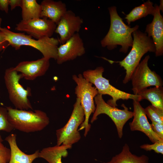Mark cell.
<instances>
[{"mask_svg":"<svg viewBox=\"0 0 163 163\" xmlns=\"http://www.w3.org/2000/svg\"><path fill=\"white\" fill-rule=\"evenodd\" d=\"M110 18L109 29L104 37L101 40L102 47L109 50L121 46L120 52L126 53L133 42V33L139 29L136 25L133 27L126 25L118 14L117 7L114 6L108 8Z\"/></svg>","mask_w":163,"mask_h":163,"instance_id":"1","label":"cell"},{"mask_svg":"<svg viewBox=\"0 0 163 163\" xmlns=\"http://www.w3.org/2000/svg\"><path fill=\"white\" fill-rule=\"evenodd\" d=\"M0 30L9 45L15 50H19L22 46H28L36 49L40 52L43 57L56 60L58 45L59 41L56 38L44 37L37 40L24 33L12 32L6 27L1 28Z\"/></svg>","mask_w":163,"mask_h":163,"instance_id":"2","label":"cell"},{"mask_svg":"<svg viewBox=\"0 0 163 163\" xmlns=\"http://www.w3.org/2000/svg\"><path fill=\"white\" fill-rule=\"evenodd\" d=\"M133 42L132 49L128 55L120 61H113L105 58L111 63H119L126 70V75L123 83L126 84L130 80L132 74L140 63L142 57L148 52L155 53V48L152 39L145 33L138 30L132 33Z\"/></svg>","mask_w":163,"mask_h":163,"instance_id":"3","label":"cell"},{"mask_svg":"<svg viewBox=\"0 0 163 163\" xmlns=\"http://www.w3.org/2000/svg\"><path fill=\"white\" fill-rule=\"evenodd\" d=\"M8 120L14 129L26 133L40 131L50 123L46 113L38 110H19L11 107H6Z\"/></svg>","mask_w":163,"mask_h":163,"instance_id":"4","label":"cell"},{"mask_svg":"<svg viewBox=\"0 0 163 163\" xmlns=\"http://www.w3.org/2000/svg\"><path fill=\"white\" fill-rule=\"evenodd\" d=\"M104 69L102 66H98L94 69H88L84 71L82 75L87 80L93 85L97 89L98 94H107L110 96L112 99L108 101L107 103L110 106L116 107L117 101L119 99H132L140 101V96L127 93L121 91L112 85L109 80L103 76Z\"/></svg>","mask_w":163,"mask_h":163,"instance_id":"5","label":"cell"},{"mask_svg":"<svg viewBox=\"0 0 163 163\" xmlns=\"http://www.w3.org/2000/svg\"><path fill=\"white\" fill-rule=\"evenodd\" d=\"M72 79L76 84L75 94L77 98L80 100L85 114L84 121L80 125L79 130L85 129L84 136L86 137L91 128V125L89 123V119L91 115L95 110L94 98L98 94V92L96 88L86 79L82 74H79L77 75H74Z\"/></svg>","mask_w":163,"mask_h":163,"instance_id":"6","label":"cell"},{"mask_svg":"<svg viewBox=\"0 0 163 163\" xmlns=\"http://www.w3.org/2000/svg\"><path fill=\"white\" fill-rule=\"evenodd\" d=\"M23 78L22 75L11 67L5 70L4 78L9 99L16 109L27 110H33L28 97L31 95V89L27 87L25 89L20 84V80Z\"/></svg>","mask_w":163,"mask_h":163,"instance_id":"7","label":"cell"},{"mask_svg":"<svg viewBox=\"0 0 163 163\" xmlns=\"http://www.w3.org/2000/svg\"><path fill=\"white\" fill-rule=\"evenodd\" d=\"M85 118L84 110L80 100L76 98L68 121L64 126L56 130V145L63 144L72 147L73 144L78 142L81 136L78 128L84 122Z\"/></svg>","mask_w":163,"mask_h":163,"instance_id":"8","label":"cell"},{"mask_svg":"<svg viewBox=\"0 0 163 163\" xmlns=\"http://www.w3.org/2000/svg\"><path fill=\"white\" fill-rule=\"evenodd\" d=\"M96 105L91 122L92 123L97 120V117L101 114L108 115L114 123L117 129L119 137L121 138L123 135V129L126 122L133 116V112L130 111L125 105L123 104L121 106L123 109H120L113 107L106 103L102 95L98 94L94 98Z\"/></svg>","mask_w":163,"mask_h":163,"instance_id":"9","label":"cell"},{"mask_svg":"<svg viewBox=\"0 0 163 163\" xmlns=\"http://www.w3.org/2000/svg\"><path fill=\"white\" fill-rule=\"evenodd\" d=\"M150 58L146 56L134 70L130 80L133 94L138 95L148 87L152 86H162L163 82L160 76L152 71L148 66Z\"/></svg>","mask_w":163,"mask_h":163,"instance_id":"10","label":"cell"},{"mask_svg":"<svg viewBox=\"0 0 163 163\" xmlns=\"http://www.w3.org/2000/svg\"><path fill=\"white\" fill-rule=\"evenodd\" d=\"M57 24L46 18L21 20L16 25L15 29L26 32L28 35L39 39L44 37H51Z\"/></svg>","mask_w":163,"mask_h":163,"instance_id":"11","label":"cell"},{"mask_svg":"<svg viewBox=\"0 0 163 163\" xmlns=\"http://www.w3.org/2000/svg\"><path fill=\"white\" fill-rule=\"evenodd\" d=\"M85 53L83 40L79 33H76L58 47L56 60L58 64H61L75 59L84 55Z\"/></svg>","mask_w":163,"mask_h":163,"instance_id":"12","label":"cell"},{"mask_svg":"<svg viewBox=\"0 0 163 163\" xmlns=\"http://www.w3.org/2000/svg\"><path fill=\"white\" fill-rule=\"evenodd\" d=\"M83 19L71 10H67L57 24L55 32L60 36L59 41L65 43L75 34L78 33Z\"/></svg>","mask_w":163,"mask_h":163,"instance_id":"13","label":"cell"},{"mask_svg":"<svg viewBox=\"0 0 163 163\" xmlns=\"http://www.w3.org/2000/svg\"><path fill=\"white\" fill-rule=\"evenodd\" d=\"M133 100V119L132 121L129 123L130 130L142 132L153 143L158 141H163L153 130L147 120L144 108L141 106L139 102Z\"/></svg>","mask_w":163,"mask_h":163,"instance_id":"14","label":"cell"},{"mask_svg":"<svg viewBox=\"0 0 163 163\" xmlns=\"http://www.w3.org/2000/svg\"><path fill=\"white\" fill-rule=\"evenodd\" d=\"M50 66V59L43 57L36 60L21 62L14 68L18 72L20 73L23 78L33 80L44 75Z\"/></svg>","mask_w":163,"mask_h":163,"instance_id":"15","label":"cell"},{"mask_svg":"<svg viewBox=\"0 0 163 163\" xmlns=\"http://www.w3.org/2000/svg\"><path fill=\"white\" fill-rule=\"evenodd\" d=\"M155 11L152 22L146 26L145 33L152 37L155 48L156 56L163 54V18L160 13L158 6H155Z\"/></svg>","mask_w":163,"mask_h":163,"instance_id":"16","label":"cell"},{"mask_svg":"<svg viewBox=\"0 0 163 163\" xmlns=\"http://www.w3.org/2000/svg\"><path fill=\"white\" fill-rule=\"evenodd\" d=\"M40 5L42 8L40 18L49 19L56 24L67 10L66 4L61 1L44 0Z\"/></svg>","mask_w":163,"mask_h":163,"instance_id":"17","label":"cell"},{"mask_svg":"<svg viewBox=\"0 0 163 163\" xmlns=\"http://www.w3.org/2000/svg\"><path fill=\"white\" fill-rule=\"evenodd\" d=\"M8 143L11 150V157L8 163H32L39 158V151L37 150L33 154L27 155L21 151L16 142V135L12 133L5 139Z\"/></svg>","mask_w":163,"mask_h":163,"instance_id":"18","label":"cell"},{"mask_svg":"<svg viewBox=\"0 0 163 163\" xmlns=\"http://www.w3.org/2000/svg\"><path fill=\"white\" fill-rule=\"evenodd\" d=\"M71 148L70 146L62 144L44 148L39 151V158H43L49 163H62V158L67 156V150Z\"/></svg>","mask_w":163,"mask_h":163,"instance_id":"19","label":"cell"},{"mask_svg":"<svg viewBox=\"0 0 163 163\" xmlns=\"http://www.w3.org/2000/svg\"><path fill=\"white\" fill-rule=\"evenodd\" d=\"M149 160L148 157L144 155L137 156L132 154L128 145L125 144L121 152L106 163H148Z\"/></svg>","mask_w":163,"mask_h":163,"instance_id":"20","label":"cell"},{"mask_svg":"<svg viewBox=\"0 0 163 163\" xmlns=\"http://www.w3.org/2000/svg\"><path fill=\"white\" fill-rule=\"evenodd\" d=\"M139 95L141 100L145 99L149 101L152 105L163 111V88L162 86H155L145 89Z\"/></svg>","mask_w":163,"mask_h":163,"instance_id":"21","label":"cell"},{"mask_svg":"<svg viewBox=\"0 0 163 163\" xmlns=\"http://www.w3.org/2000/svg\"><path fill=\"white\" fill-rule=\"evenodd\" d=\"M153 5L152 2L148 0L133 8L125 18L128 25L132 22L145 17L148 15H153L155 11V7Z\"/></svg>","mask_w":163,"mask_h":163,"instance_id":"22","label":"cell"},{"mask_svg":"<svg viewBox=\"0 0 163 163\" xmlns=\"http://www.w3.org/2000/svg\"><path fill=\"white\" fill-rule=\"evenodd\" d=\"M21 8L22 20L40 18L41 7L36 0H22Z\"/></svg>","mask_w":163,"mask_h":163,"instance_id":"23","label":"cell"},{"mask_svg":"<svg viewBox=\"0 0 163 163\" xmlns=\"http://www.w3.org/2000/svg\"><path fill=\"white\" fill-rule=\"evenodd\" d=\"M13 129L8 120L7 110L6 107H0V131H3L9 133ZM3 141V139L0 135V143Z\"/></svg>","mask_w":163,"mask_h":163,"instance_id":"24","label":"cell"},{"mask_svg":"<svg viewBox=\"0 0 163 163\" xmlns=\"http://www.w3.org/2000/svg\"><path fill=\"white\" fill-rule=\"evenodd\" d=\"M145 112L152 122L163 124V111L152 105H150L144 109Z\"/></svg>","mask_w":163,"mask_h":163,"instance_id":"25","label":"cell"},{"mask_svg":"<svg viewBox=\"0 0 163 163\" xmlns=\"http://www.w3.org/2000/svg\"><path fill=\"white\" fill-rule=\"evenodd\" d=\"M140 148L146 151L154 150L156 153L163 154V141H158L152 144H145Z\"/></svg>","mask_w":163,"mask_h":163,"instance_id":"26","label":"cell"},{"mask_svg":"<svg viewBox=\"0 0 163 163\" xmlns=\"http://www.w3.org/2000/svg\"><path fill=\"white\" fill-rule=\"evenodd\" d=\"M11 157V150L2 143H0V163H8Z\"/></svg>","mask_w":163,"mask_h":163,"instance_id":"27","label":"cell"},{"mask_svg":"<svg viewBox=\"0 0 163 163\" xmlns=\"http://www.w3.org/2000/svg\"><path fill=\"white\" fill-rule=\"evenodd\" d=\"M151 125L153 130L163 140V124L152 122Z\"/></svg>","mask_w":163,"mask_h":163,"instance_id":"28","label":"cell"},{"mask_svg":"<svg viewBox=\"0 0 163 163\" xmlns=\"http://www.w3.org/2000/svg\"><path fill=\"white\" fill-rule=\"evenodd\" d=\"M8 46V42L6 40L0 30V52L5 50Z\"/></svg>","mask_w":163,"mask_h":163,"instance_id":"29","label":"cell"},{"mask_svg":"<svg viewBox=\"0 0 163 163\" xmlns=\"http://www.w3.org/2000/svg\"><path fill=\"white\" fill-rule=\"evenodd\" d=\"M9 0H0V9L8 13V12Z\"/></svg>","mask_w":163,"mask_h":163,"instance_id":"30","label":"cell"},{"mask_svg":"<svg viewBox=\"0 0 163 163\" xmlns=\"http://www.w3.org/2000/svg\"><path fill=\"white\" fill-rule=\"evenodd\" d=\"M22 4V0H9V5L11 10L17 7H21Z\"/></svg>","mask_w":163,"mask_h":163,"instance_id":"31","label":"cell"},{"mask_svg":"<svg viewBox=\"0 0 163 163\" xmlns=\"http://www.w3.org/2000/svg\"><path fill=\"white\" fill-rule=\"evenodd\" d=\"M160 5L158 6V8L159 10L163 12V1L162 0H161L160 1Z\"/></svg>","mask_w":163,"mask_h":163,"instance_id":"32","label":"cell"},{"mask_svg":"<svg viewBox=\"0 0 163 163\" xmlns=\"http://www.w3.org/2000/svg\"><path fill=\"white\" fill-rule=\"evenodd\" d=\"M2 21V18H0V30L2 28L1 26V24Z\"/></svg>","mask_w":163,"mask_h":163,"instance_id":"33","label":"cell"},{"mask_svg":"<svg viewBox=\"0 0 163 163\" xmlns=\"http://www.w3.org/2000/svg\"><path fill=\"white\" fill-rule=\"evenodd\" d=\"M0 59H1V58H0Z\"/></svg>","mask_w":163,"mask_h":163,"instance_id":"34","label":"cell"}]
</instances>
